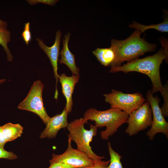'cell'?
I'll list each match as a JSON object with an SVG mask.
<instances>
[{"label": "cell", "mask_w": 168, "mask_h": 168, "mask_svg": "<svg viewBox=\"0 0 168 168\" xmlns=\"http://www.w3.org/2000/svg\"><path fill=\"white\" fill-rule=\"evenodd\" d=\"M141 34L139 30L135 29L124 40H111V47L115 52V57L110 65L111 68L119 67L124 61H131L138 58L146 53L156 50L157 44L149 43L144 38H141Z\"/></svg>", "instance_id": "1"}, {"label": "cell", "mask_w": 168, "mask_h": 168, "mask_svg": "<svg viewBox=\"0 0 168 168\" xmlns=\"http://www.w3.org/2000/svg\"><path fill=\"white\" fill-rule=\"evenodd\" d=\"M168 62L165 53L161 48L155 54L142 58H137L128 62L122 66L110 68V73L122 72L125 73L132 72H140L149 77L152 83V89L150 90L153 95L158 91L161 92L164 86L161 82L160 69L163 61Z\"/></svg>", "instance_id": "2"}, {"label": "cell", "mask_w": 168, "mask_h": 168, "mask_svg": "<svg viewBox=\"0 0 168 168\" xmlns=\"http://www.w3.org/2000/svg\"><path fill=\"white\" fill-rule=\"evenodd\" d=\"M128 116V114L117 108H111L100 111L91 108L85 112L83 118L87 122L88 120L94 121L97 128L105 127L106 129L101 131L100 135L102 139L107 140L120 126L127 122Z\"/></svg>", "instance_id": "3"}, {"label": "cell", "mask_w": 168, "mask_h": 168, "mask_svg": "<svg viewBox=\"0 0 168 168\" xmlns=\"http://www.w3.org/2000/svg\"><path fill=\"white\" fill-rule=\"evenodd\" d=\"M86 122L83 118L76 119L68 124L67 128L69 132L68 139L75 142L78 150L84 153L95 162L102 161L105 157L97 155L92 150L90 143L97 134V128L91 124L89 130L85 128Z\"/></svg>", "instance_id": "4"}, {"label": "cell", "mask_w": 168, "mask_h": 168, "mask_svg": "<svg viewBox=\"0 0 168 168\" xmlns=\"http://www.w3.org/2000/svg\"><path fill=\"white\" fill-rule=\"evenodd\" d=\"M103 96L105 101L110 104L111 108L119 109L128 114L146 101L142 94L138 92L128 94L112 89L110 93Z\"/></svg>", "instance_id": "5"}, {"label": "cell", "mask_w": 168, "mask_h": 168, "mask_svg": "<svg viewBox=\"0 0 168 168\" xmlns=\"http://www.w3.org/2000/svg\"><path fill=\"white\" fill-rule=\"evenodd\" d=\"M43 88L44 85L40 81H35L26 97L18 105V108L37 114L46 125L50 117L44 105L42 96Z\"/></svg>", "instance_id": "6"}, {"label": "cell", "mask_w": 168, "mask_h": 168, "mask_svg": "<svg viewBox=\"0 0 168 168\" xmlns=\"http://www.w3.org/2000/svg\"><path fill=\"white\" fill-rule=\"evenodd\" d=\"M127 122L128 126L125 133L130 137L151 127L152 123V112L148 102L146 101L132 111L129 114Z\"/></svg>", "instance_id": "7"}, {"label": "cell", "mask_w": 168, "mask_h": 168, "mask_svg": "<svg viewBox=\"0 0 168 168\" xmlns=\"http://www.w3.org/2000/svg\"><path fill=\"white\" fill-rule=\"evenodd\" d=\"M146 97L152 112V123L150 129L146 133V135L149 140H152L156 134L162 133L168 138V123L161 112L159 105L160 99L157 96H153L150 90L147 92Z\"/></svg>", "instance_id": "8"}, {"label": "cell", "mask_w": 168, "mask_h": 168, "mask_svg": "<svg viewBox=\"0 0 168 168\" xmlns=\"http://www.w3.org/2000/svg\"><path fill=\"white\" fill-rule=\"evenodd\" d=\"M71 142L68 139L67 148L63 154L60 155L53 154L52 159L49 161L50 163L62 162L75 168H82L97 163L91 160L84 153L77 149L73 148L71 146Z\"/></svg>", "instance_id": "9"}, {"label": "cell", "mask_w": 168, "mask_h": 168, "mask_svg": "<svg viewBox=\"0 0 168 168\" xmlns=\"http://www.w3.org/2000/svg\"><path fill=\"white\" fill-rule=\"evenodd\" d=\"M62 32L58 30L56 33L55 39L54 43L51 47L46 46L43 40L39 38L36 39L39 46L49 58L52 66L54 77L56 79V85L54 97L57 99L58 95L57 84L59 75L58 73V63L59 54L60 46Z\"/></svg>", "instance_id": "10"}, {"label": "cell", "mask_w": 168, "mask_h": 168, "mask_svg": "<svg viewBox=\"0 0 168 168\" xmlns=\"http://www.w3.org/2000/svg\"><path fill=\"white\" fill-rule=\"evenodd\" d=\"M68 113L64 107L62 112L50 118L46 124V126L41 133L40 138H54L58 131L62 128H67L68 123L67 120Z\"/></svg>", "instance_id": "11"}, {"label": "cell", "mask_w": 168, "mask_h": 168, "mask_svg": "<svg viewBox=\"0 0 168 168\" xmlns=\"http://www.w3.org/2000/svg\"><path fill=\"white\" fill-rule=\"evenodd\" d=\"M79 76L76 75L68 76L64 73L60 74L59 76L58 80L61 85L62 93L66 100L65 107L68 113L72 110V95L75 85L79 82Z\"/></svg>", "instance_id": "12"}, {"label": "cell", "mask_w": 168, "mask_h": 168, "mask_svg": "<svg viewBox=\"0 0 168 168\" xmlns=\"http://www.w3.org/2000/svg\"><path fill=\"white\" fill-rule=\"evenodd\" d=\"M70 35V33L68 32L65 35L64 39L63 40V46L60 52L61 58L59 63L66 65L70 70L73 75L79 76L80 69L76 65L75 55L71 52L68 47Z\"/></svg>", "instance_id": "13"}, {"label": "cell", "mask_w": 168, "mask_h": 168, "mask_svg": "<svg viewBox=\"0 0 168 168\" xmlns=\"http://www.w3.org/2000/svg\"><path fill=\"white\" fill-rule=\"evenodd\" d=\"M92 52L101 64L105 67L110 66L115 58V52L111 46L108 48H98Z\"/></svg>", "instance_id": "14"}, {"label": "cell", "mask_w": 168, "mask_h": 168, "mask_svg": "<svg viewBox=\"0 0 168 168\" xmlns=\"http://www.w3.org/2000/svg\"><path fill=\"white\" fill-rule=\"evenodd\" d=\"M167 12H166V14L164 16V21L161 23L145 25L133 21L132 24L129 25V27L131 28H134L138 30L142 34L146 30L151 29H156L161 32H168V13H167Z\"/></svg>", "instance_id": "15"}, {"label": "cell", "mask_w": 168, "mask_h": 168, "mask_svg": "<svg viewBox=\"0 0 168 168\" xmlns=\"http://www.w3.org/2000/svg\"><path fill=\"white\" fill-rule=\"evenodd\" d=\"M1 127L7 142L12 141L20 137L23 133V128L19 124L8 123Z\"/></svg>", "instance_id": "16"}, {"label": "cell", "mask_w": 168, "mask_h": 168, "mask_svg": "<svg viewBox=\"0 0 168 168\" xmlns=\"http://www.w3.org/2000/svg\"><path fill=\"white\" fill-rule=\"evenodd\" d=\"M11 35L10 32L7 28L0 25V45L2 47L7 54L8 61H12L13 58L7 45L10 40Z\"/></svg>", "instance_id": "17"}, {"label": "cell", "mask_w": 168, "mask_h": 168, "mask_svg": "<svg viewBox=\"0 0 168 168\" xmlns=\"http://www.w3.org/2000/svg\"><path fill=\"white\" fill-rule=\"evenodd\" d=\"M107 145L110 160L109 165L105 168H123L121 161V156L113 150L110 142H108ZM141 168H145L142 167Z\"/></svg>", "instance_id": "18"}, {"label": "cell", "mask_w": 168, "mask_h": 168, "mask_svg": "<svg viewBox=\"0 0 168 168\" xmlns=\"http://www.w3.org/2000/svg\"><path fill=\"white\" fill-rule=\"evenodd\" d=\"M161 93L164 98V101L160 109L164 117H166L168 116V83L167 81Z\"/></svg>", "instance_id": "19"}, {"label": "cell", "mask_w": 168, "mask_h": 168, "mask_svg": "<svg viewBox=\"0 0 168 168\" xmlns=\"http://www.w3.org/2000/svg\"><path fill=\"white\" fill-rule=\"evenodd\" d=\"M22 38L27 45L31 40V35L30 31L29 22L25 23L24 30L22 33Z\"/></svg>", "instance_id": "20"}, {"label": "cell", "mask_w": 168, "mask_h": 168, "mask_svg": "<svg viewBox=\"0 0 168 168\" xmlns=\"http://www.w3.org/2000/svg\"><path fill=\"white\" fill-rule=\"evenodd\" d=\"M17 156L12 152L6 151L4 148L0 147V158H4L10 160L16 159Z\"/></svg>", "instance_id": "21"}, {"label": "cell", "mask_w": 168, "mask_h": 168, "mask_svg": "<svg viewBox=\"0 0 168 168\" xmlns=\"http://www.w3.org/2000/svg\"><path fill=\"white\" fill-rule=\"evenodd\" d=\"M30 5L36 4L41 3L50 6H54L58 1L56 0H28L26 1Z\"/></svg>", "instance_id": "22"}, {"label": "cell", "mask_w": 168, "mask_h": 168, "mask_svg": "<svg viewBox=\"0 0 168 168\" xmlns=\"http://www.w3.org/2000/svg\"><path fill=\"white\" fill-rule=\"evenodd\" d=\"M48 168H75L72 166L62 162H51Z\"/></svg>", "instance_id": "23"}, {"label": "cell", "mask_w": 168, "mask_h": 168, "mask_svg": "<svg viewBox=\"0 0 168 168\" xmlns=\"http://www.w3.org/2000/svg\"><path fill=\"white\" fill-rule=\"evenodd\" d=\"M110 163V160L106 161H102L96 163L92 165L87 166L82 168H105L107 167Z\"/></svg>", "instance_id": "24"}, {"label": "cell", "mask_w": 168, "mask_h": 168, "mask_svg": "<svg viewBox=\"0 0 168 168\" xmlns=\"http://www.w3.org/2000/svg\"><path fill=\"white\" fill-rule=\"evenodd\" d=\"M6 142L1 126H0V147L4 148Z\"/></svg>", "instance_id": "25"}, {"label": "cell", "mask_w": 168, "mask_h": 168, "mask_svg": "<svg viewBox=\"0 0 168 168\" xmlns=\"http://www.w3.org/2000/svg\"><path fill=\"white\" fill-rule=\"evenodd\" d=\"M0 25L6 28L7 27V23L5 21H3L0 19Z\"/></svg>", "instance_id": "26"}, {"label": "cell", "mask_w": 168, "mask_h": 168, "mask_svg": "<svg viewBox=\"0 0 168 168\" xmlns=\"http://www.w3.org/2000/svg\"><path fill=\"white\" fill-rule=\"evenodd\" d=\"M6 80L5 79H0V84H2L6 81Z\"/></svg>", "instance_id": "27"}]
</instances>
